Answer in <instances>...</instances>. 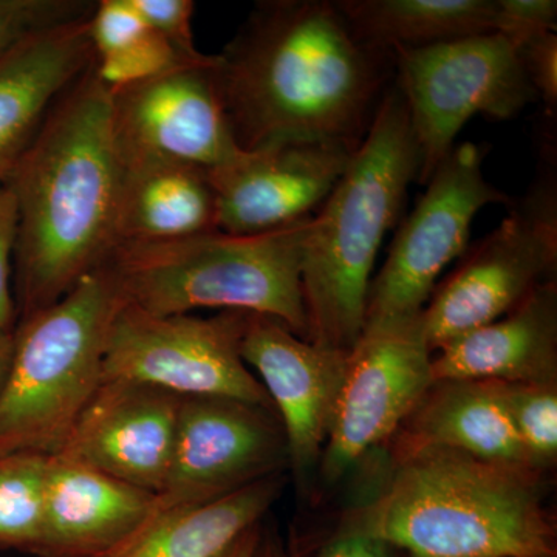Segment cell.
I'll list each match as a JSON object with an SVG mask.
<instances>
[{"mask_svg":"<svg viewBox=\"0 0 557 557\" xmlns=\"http://www.w3.org/2000/svg\"><path fill=\"white\" fill-rule=\"evenodd\" d=\"M220 95L242 150L288 141L357 149L394 54L362 46L335 2H258L218 54Z\"/></svg>","mask_w":557,"mask_h":557,"instance_id":"6da1fadb","label":"cell"},{"mask_svg":"<svg viewBox=\"0 0 557 557\" xmlns=\"http://www.w3.org/2000/svg\"><path fill=\"white\" fill-rule=\"evenodd\" d=\"M123 161L94 64L51 109L9 188L16 201L20 319L53 306L116 247Z\"/></svg>","mask_w":557,"mask_h":557,"instance_id":"7a4b0ae2","label":"cell"},{"mask_svg":"<svg viewBox=\"0 0 557 557\" xmlns=\"http://www.w3.org/2000/svg\"><path fill=\"white\" fill-rule=\"evenodd\" d=\"M391 467L343 523L412 557H556L544 472L437 448Z\"/></svg>","mask_w":557,"mask_h":557,"instance_id":"3957f363","label":"cell"},{"mask_svg":"<svg viewBox=\"0 0 557 557\" xmlns=\"http://www.w3.org/2000/svg\"><path fill=\"white\" fill-rule=\"evenodd\" d=\"M420 166L408 108L394 87L384 94L346 172L311 219L300 274L310 343L344 354L358 343L376 255Z\"/></svg>","mask_w":557,"mask_h":557,"instance_id":"277c9868","label":"cell"},{"mask_svg":"<svg viewBox=\"0 0 557 557\" xmlns=\"http://www.w3.org/2000/svg\"><path fill=\"white\" fill-rule=\"evenodd\" d=\"M311 219L255 236L215 230L186 239L120 244L102 269L124 302L148 313L245 311L276 319L310 343L300 274Z\"/></svg>","mask_w":557,"mask_h":557,"instance_id":"5b68a950","label":"cell"},{"mask_svg":"<svg viewBox=\"0 0 557 557\" xmlns=\"http://www.w3.org/2000/svg\"><path fill=\"white\" fill-rule=\"evenodd\" d=\"M123 302L101 267L53 306L17 321L0 387V456L60 453L100 387L110 324Z\"/></svg>","mask_w":557,"mask_h":557,"instance_id":"8992f818","label":"cell"},{"mask_svg":"<svg viewBox=\"0 0 557 557\" xmlns=\"http://www.w3.org/2000/svg\"><path fill=\"white\" fill-rule=\"evenodd\" d=\"M399 95L420 150L426 185L474 115L509 120L533 100L519 51L497 33L418 49H395Z\"/></svg>","mask_w":557,"mask_h":557,"instance_id":"52a82bcc","label":"cell"},{"mask_svg":"<svg viewBox=\"0 0 557 557\" xmlns=\"http://www.w3.org/2000/svg\"><path fill=\"white\" fill-rule=\"evenodd\" d=\"M249 313L160 314L123 302L110 324L101 381H129L178 397H226L273 409L242 358Z\"/></svg>","mask_w":557,"mask_h":557,"instance_id":"ba28073f","label":"cell"},{"mask_svg":"<svg viewBox=\"0 0 557 557\" xmlns=\"http://www.w3.org/2000/svg\"><path fill=\"white\" fill-rule=\"evenodd\" d=\"M556 267V182L545 178L435 287L423 310L432 354L515 310L539 285L552 281Z\"/></svg>","mask_w":557,"mask_h":557,"instance_id":"9c48e42d","label":"cell"},{"mask_svg":"<svg viewBox=\"0 0 557 557\" xmlns=\"http://www.w3.org/2000/svg\"><path fill=\"white\" fill-rule=\"evenodd\" d=\"M486 145L454 146L428 180V189L399 226L379 276L372 278L366 324L423 313L442 271L463 255L480 209L508 203L483 174Z\"/></svg>","mask_w":557,"mask_h":557,"instance_id":"30bf717a","label":"cell"},{"mask_svg":"<svg viewBox=\"0 0 557 557\" xmlns=\"http://www.w3.org/2000/svg\"><path fill=\"white\" fill-rule=\"evenodd\" d=\"M423 313L368 324L348 351L338 408L319 469L335 485L370 450L394 437L434 384Z\"/></svg>","mask_w":557,"mask_h":557,"instance_id":"8fae6325","label":"cell"},{"mask_svg":"<svg viewBox=\"0 0 557 557\" xmlns=\"http://www.w3.org/2000/svg\"><path fill=\"white\" fill-rule=\"evenodd\" d=\"M287 469L276 410L226 397H182L156 512L208 504Z\"/></svg>","mask_w":557,"mask_h":557,"instance_id":"7c38bea8","label":"cell"},{"mask_svg":"<svg viewBox=\"0 0 557 557\" xmlns=\"http://www.w3.org/2000/svg\"><path fill=\"white\" fill-rule=\"evenodd\" d=\"M219 58L110 90L121 160L163 159L214 170L240 152L222 95Z\"/></svg>","mask_w":557,"mask_h":557,"instance_id":"4fadbf2b","label":"cell"},{"mask_svg":"<svg viewBox=\"0 0 557 557\" xmlns=\"http://www.w3.org/2000/svg\"><path fill=\"white\" fill-rule=\"evenodd\" d=\"M357 149L288 141L240 150L209 170L218 196V230L255 236L311 218L343 177Z\"/></svg>","mask_w":557,"mask_h":557,"instance_id":"5bb4252c","label":"cell"},{"mask_svg":"<svg viewBox=\"0 0 557 557\" xmlns=\"http://www.w3.org/2000/svg\"><path fill=\"white\" fill-rule=\"evenodd\" d=\"M242 358L255 370L281 420L289 469L304 478L321 461L348 354L299 338L276 319L249 313Z\"/></svg>","mask_w":557,"mask_h":557,"instance_id":"9a60e30c","label":"cell"},{"mask_svg":"<svg viewBox=\"0 0 557 557\" xmlns=\"http://www.w3.org/2000/svg\"><path fill=\"white\" fill-rule=\"evenodd\" d=\"M180 399L145 384L101 381L54 457L157 496L170 469Z\"/></svg>","mask_w":557,"mask_h":557,"instance_id":"2e32d148","label":"cell"},{"mask_svg":"<svg viewBox=\"0 0 557 557\" xmlns=\"http://www.w3.org/2000/svg\"><path fill=\"white\" fill-rule=\"evenodd\" d=\"M157 496L60 457L47 460L35 557H104L137 534Z\"/></svg>","mask_w":557,"mask_h":557,"instance_id":"e0dca14e","label":"cell"},{"mask_svg":"<svg viewBox=\"0 0 557 557\" xmlns=\"http://www.w3.org/2000/svg\"><path fill=\"white\" fill-rule=\"evenodd\" d=\"M89 21L36 33L0 57V189L51 109L94 64Z\"/></svg>","mask_w":557,"mask_h":557,"instance_id":"ac0fdd59","label":"cell"},{"mask_svg":"<svg viewBox=\"0 0 557 557\" xmlns=\"http://www.w3.org/2000/svg\"><path fill=\"white\" fill-rule=\"evenodd\" d=\"M432 357L435 381L557 384V285H539L504 318L457 336Z\"/></svg>","mask_w":557,"mask_h":557,"instance_id":"d6986e66","label":"cell"},{"mask_svg":"<svg viewBox=\"0 0 557 557\" xmlns=\"http://www.w3.org/2000/svg\"><path fill=\"white\" fill-rule=\"evenodd\" d=\"M391 440L392 460L437 448L541 471L512 426L497 381H435Z\"/></svg>","mask_w":557,"mask_h":557,"instance_id":"ffe728a7","label":"cell"},{"mask_svg":"<svg viewBox=\"0 0 557 557\" xmlns=\"http://www.w3.org/2000/svg\"><path fill=\"white\" fill-rule=\"evenodd\" d=\"M215 230L218 196L207 168L163 159L123 161L116 245L186 239Z\"/></svg>","mask_w":557,"mask_h":557,"instance_id":"44dd1931","label":"cell"},{"mask_svg":"<svg viewBox=\"0 0 557 557\" xmlns=\"http://www.w3.org/2000/svg\"><path fill=\"white\" fill-rule=\"evenodd\" d=\"M285 483V474H277L208 504L153 512L137 534L104 557H219L263 522Z\"/></svg>","mask_w":557,"mask_h":557,"instance_id":"7402d4cb","label":"cell"},{"mask_svg":"<svg viewBox=\"0 0 557 557\" xmlns=\"http://www.w3.org/2000/svg\"><path fill=\"white\" fill-rule=\"evenodd\" d=\"M355 38L392 53L493 33L496 0H339Z\"/></svg>","mask_w":557,"mask_h":557,"instance_id":"603a6c76","label":"cell"},{"mask_svg":"<svg viewBox=\"0 0 557 557\" xmlns=\"http://www.w3.org/2000/svg\"><path fill=\"white\" fill-rule=\"evenodd\" d=\"M49 457L0 456V549L35 556L42 528Z\"/></svg>","mask_w":557,"mask_h":557,"instance_id":"cb8c5ba5","label":"cell"},{"mask_svg":"<svg viewBox=\"0 0 557 557\" xmlns=\"http://www.w3.org/2000/svg\"><path fill=\"white\" fill-rule=\"evenodd\" d=\"M505 408L534 467L552 468L557 457V384L500 383Z\"/></svg>","mask_w":557,"mask_h":557,"instance_id":"d4e9b609","label":"cell"},{"mask_svg":"<svg viewBox=\"0 0 557 557\" xmlns=\"http://www.w3.org/2000/svg\"><path fill=\"white\" fill-rule=\"evenodd\" d=\"M95 0H0V57L36 33L87 20Z\"/></svg>","mask_w":557,"mask_h":557,"instance_id":"484cf974","label":"cell"},{"mask_svg":"<svg viewBox=\"0 0 557 557\" xmlns=\"http://www.w3.org/2000/svg\"><path fill=\"white\" fill-rule=\"evenodd\" d=\"M556 0H496L494 30L520 51L531 40L556 33Z\"/></svg>","mask_w":557,"mask_h":557,"instance_id":"4316f807","label":"cell"},{"mask_svg":"<svg viewBox=\"0 0 557 557\" xmlns=\"http://www.w3.org/2000/svg\"><path fill=\"white\" fill-rule=\"evenodd\" d=\"M143 21L175 50L189 60H203L207 54L197 50L194 42L193 0H131Z\"/></svg>","mask_w":557,"mask_h":557,"instance_id":"83f0119b","label":"cell"},{"mask_svg":"<svg viewBox=\"0 0 557 557\" xmlns=\"http://www.w3.org/2000/svg\"><path fill=\"white\" fill-rule=\"evenodd\" d=\"M16 233V201L9 186H5L0 189V333L14 332L20 321L13 288Z\"/></svg>","mask_w":557,"mask_h":557,"instance_id":"f1b7e54d","label":"cell"},{"mask_svg":"<svg viewBox=\"0 0 557 557\" xmlns=\"http://www.w3.org/2000/svg\"><path fill=\"white\" fill-rule=\"evenodd\" d=\"M523 70L534 95H539L549 113L557 108V35L547 33L528 42L519 51Z\"/></svg>","mask_w":557,"mask_h":557,"instance_id":"f546056e","label":"cell"},{"mask_svg":"<svg viewBox=\"0 0 557 557\" xmlns=\"http://www.w3.org/2000/svg\"><path fill=\"white\" fill-rule=\"evenodd\" d=\"M394 552L395 548L381 539L341 522L338 531L319 552V557H394Z\"/></svg>","mask_w":557,"mask_h":557,"instance_id":"4dcf8cb0","label":"cell"},{"mask_svg":"<svg viewBox=\"0 0 557 557\" xmlns=\"http://www.w3.org/2000/svg\"><path fill=\"white\" fill-rule=\"evenodd\" d=\"M252 557H300L292 547H288L277 533L260 527L258 545Z\"/></svg>","mask_w":557,"mask_h":557,"instance_id":"1f68e13d","label":"cell"},{"mask_svg":"<svg viewBox=\"0 0 557 557\" xmlns=\"http://www.w3.org/2000/svg\"><path fill=\"white\" fill-rule=\"evenodd\" d=\"M262 523L251 528L247 533L242 534V536L219 557H252V555H255L256 545H258L260 527H262Z\"/></svg>","mask_w":557,"mask_h":557,"instance_id":"d6a6232c","label":"cell"},{"mask_svg":"<svg viewBox=\"0 0 557 557\" xmlns=\"http://www.w3.org/2000/svg\"><path fill=\"white\" fill-rule=\"evenodd\" d=\"M14 332L0 333V387L9 373L11 357H13Z\"/></svg>","mask_w":557,"mask_h":557,"instance_id":"836d02e7","label":"cell"}]
</instances>
